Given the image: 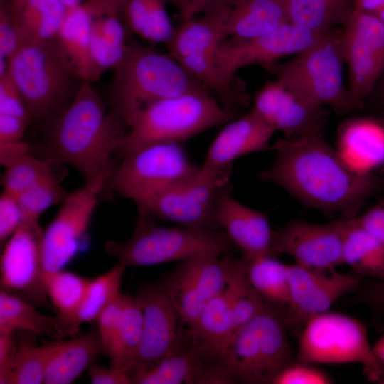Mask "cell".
Masks as SVG:
<instances>
[{
    "label": "cell",
    "mask_w": 384,
    "mask_h": 384,
    "mask_svg": "<svg viewBox=\"0 0 384 384\" xmlns=\"http://www.w3.org/2000/svg\"><path fill=\"white\" fill-rule=\"evenodd\" d=\"M275 159L260 172L264 182L282 188L302 203L327 214L353 218L378 188L371 174L355 171L324 134L278 139Z\"/></svg>",
    "instance_id": "1"
},
{
    "label": "cell",
    "mask_w": 384,
    "mask_h": 384,
    "mask_svg": "<svg viewBox=\"0 0 384 384\" xmlns=\"http://www.w3.org/2000/svg\"><path fill=\"white\" fill-rule=\"evenodd\" d=\"M46 151L50 159L68 164L86 181L109 178L112 154L118 152L127 127L92 87L83 82L70 104L51 121Z\"/></svg>",
    "instance_id": "2"
},
{
    "label": "cell",
    "mask_w": 384,
    "mask_h": 384,
    "mask_svg": "<svg viewBox=\"0 0 384 384\" xmlns=\"http://www.w3.org/2000/svg\"><path fill=\"white\" fill-rule=\"evenodd\" d=\"M113 70L110 111L127 127L149 104L205 87L168 53L137 43L127 44Z\"/></svg>",
    "instance_id": "3"
},
{
    "label": "cell",
    "mask_w": 384,
    "mask_h": 384,
    "mask_svg": "<svg viewBox=\"0 0 384 384\" xmlns=\"http://www.w3.org/2000/svg\"><path fill=\"white\" fill-rule=\"evenodd\" d=\"M240 114L225 108L207 88L153 102L142 109L127 127L118 153L158 142H183Z\"/></svg>",
    "instance_id": "4"
},
{
    "label": "cell",
    "mask_w": 384,
    "mask_h": 384,
    "mask_svg": "<svg viewBox=\"0 0 384 384\" xmlns=\"http://www.w3.org/2000/svg\"><path fill=\"white\" fill-rule=\"evenodd\" d=\"M345 63L343 30L335 28L294 58L262 67L298 97L346 114L357 107L344 86Z\"/></svg>",
    "instance_id": "5"
},
{
    "label": "cell",
    "mask_w": 384,
    "mask_h": 384,
    "mask_svg": "<svg viewBox=\"0 0 384 384\" xmlns=\"http://www.w3.org/2000/svg\"><path fill=\"white\" fill-rule=\"evenodd\" d=\"M284 311L265 302L213 362L237 383L272 384L295 358Z\"/></svg>",
    "instance_id": "6"
},
{
    "label": "cell",
    "mask_w": 384,
    "mask_h": 384,
    "mask_svg": "<svg viewBox=\"0 0 384 384\" xmlns=\"http://www.w3.org/2000/svg\"><path fill=\"white\" fill-rule=\"evenodd\" d=\"M8 73L26 102L30 121H52L83 82L73 73L55 39L25 43L9 62Z\"/></svg>",
    "instance_id": "7"
},
{
    "label": "cell",
    "mask_w": 384,
    "mask_h": 384,
    "mask_svg": "<svg viewBox=\"0 0 384 384\" xmlns=\"http://www.w3.org/2000/svg\"><path fill=\"white\" fill-rule=\"evenodd\" d=\"M131 237L123 242L107 241L105 252L127 267H141L183 261L200 253H228L233 243L223 230L166 227L151 214L138 210Z\"/></svg>",
    "instance_id": "8"
},
{
    "label": "cell",
    "mask_w": 384,
    "mask_h": 384,
    "mask_svg": "<svg viewBox=\"0 0 384 384\" xmlns=\"http://www.w3.org/2000/svg\"><path fill=\"white\" fill-rule=\"evenodd\" d=\"M298 339V360L312 364L358 363L368 380L380 383L384 378V363L370 346L366 326L355 318L328 311L310 319Z\"/></svg>",
    "instance_id": "9"
},
{
    "label": "cell",
    "mask_w": 384,
    "mask_h": 384,
    "mask_svg": "<svg viewBox=\"0 0 384 384\" xmlns=\"http://www.w3.org/2000/svg\"><path fill=\"white\" fill-rule=\"evenodd\" d=\"M199 168L189 159L181 143H154L122 156L107 183L139 208L161 192L194 179Z\"/></svg>",
    "instance_id": "10"
},
{
    "label": "cell",
    "mask_w": 384,
    "mask_h": 384,
    "mask_svg": "<svg viewBox=\"0 0 384 384\" xmlns=\"http://www.w3.org/2000/svg\"><path fill=\"white\" fill-rule=\"evenodd\" d=\"M224 39L215 23L203 14L201 18L183 21L166 45L168 53L225 108L240 114L249 105L247 94L241 87L225 84L217 68V52Z\"/></svg>",
    "instance_id": "11"
},
{
    "label": "cell",
    "mask_w": 384,
    "mask_h": 384,
    "mask_svg": "<svg viewBox=\"0 0 384 384\" xmlns=\"http://www.w3.org/2000/svg\"><path fill=\"white\" fill-rule=\"evenodd\" d=\"M107 180L105 176L98 177L68 193L53 220L43 231L41 256L45 285L47 279L62 270L78 252Z\"/></svg>",
    "instance_id": "12"
},
{
    "label": "cell",
    "mask_w": 384,
    "mask_h": 384,
    "mask_svg": "<svg viewBox=\"0 0 384 384\" xmlns=\"http://www.w3.org/2000/svg\"><path fill=\"white\" fill-rule=\"evenodd\" d=\"M289 304L284 319L289 332L299 336L312 318L330 310L343 296L354 293L360 279L334 269H319L294 262L287 265Z\"/></svg>",
    "instance_id": "13"
},
{
    "label": "cell",
    "mask_w": 384,
    "mask_h": 384,
    "mask_svg": "<svg viewBox=\"0 0 384 384\" xmlns=\"http://www.w3.org/2000/svg\"><path fill=\"white\" fill-rule=\"evenodd\" d=\"M323 33H315L288 22L257 37L225 38L216 55L219 75L225 84L235 87V75L241 68L255 64L265 65L297 55L314 43Z\"/></svg>",
    "instance_id": "14"
},
{
    "label": "cell",
    "mask_w": 384,
    "mask_h": 384,
    "mask_svg": "<svg viewBox=\"0 0 384 384\" xmlns=\"http://www.w3.org/2000/svg\"><path fill=\"white\" fill-rule=\"evenodd\" d=\"M135 297L143 311L144 331L132 364L154 361L192 347L190 328L160 282L142 285Z\"/></svg>",
    "instance_id": "15"
},
{
    "label": "cell",
    "mask_w": 384,
    "mask_h": 384,
    "mask_svg": "<svg viewBox=\"0 0 384 384\" xmlns=\"http://www.w3.org/2000/svg\"><path fill=\"white\" fill-rule=\"evenodd\" d=\"M38 222H23L4 245L1 256V290L34 306L51 309L43 277Z\"/></svg>",
    "instance_id": "16"
},
{
    "label": "cell",
    "mask_w": 384,
    "mask_h": 384,
    "mask_svg": "<svg viewBox=\"0 0 384 384\" xmlns=\"http://www.w3.org/2000/svg\"><path fill=\"white\" fill-rule=\"evenodd\" d=\"M349 96L358 107L373 90L384 68V23L358 8L343 25Z\"/></svg>",
    "instance_id": "17"
},
{
    "label": "cell",
    "mask_w": 384,
    "mask_h": 384,
    "mask_svg": "<svg viewBox=\"0 0 384 384\" xmlns=\"http://www.w3.org/2000/svg\"><path fill=\"white\" fill-rule=\"evenodd\" d=\"M275 132L253 110L228 122L211 143L196 178L217 186L227 184L234 161L268 149Z\"/></svg>",
    "instance_id": "18"
},
{
    "label": "cell",
    "mask_w": 384,
    "mask_h": 384,
    "mask_svg": "<svg viewBox=\"0 0 384 384\" xmlns=\"http://www.w3.org/2000/svg\"><path fill=\"white\" fill-rule=\"evenodd\" d=\"M346 218L316 224L291 220L273 230L274 255L286 254L302 265L334 269L343 264V240Z\"/></svg>",
    "instance_id": "19"
},
{
    "label": "cell",
    "mask_w": 384,
    "mask_h": 384,
    "mask_svg": "<svg viewBox=\"0 0 384 384\" xmlns=\"http://www.w3.org/2000/svg\"><path fill=\"white\" fill-rule=\"evenodd\" d=\"M253 110L288 139L324 134L329 113L325 107L306 102L276 80L267 81L253 100Z\"/></svg>",
    "instance_id": "20"
},
{
    "label": "cell",
    "mask_w": 384,
    "mask_h": 384,
    "mask_svg": "<svg viewBox=\"0 0 384 384\" xmlns=\"http://www.w3.org/2000/svg\"><path fill=\"white\" fill-rule=\"evenodd\" d=\"M220 187L200 181L196 177L161 192L138 210L178 226L217 230L220 228L215 203Z\"/></svg>",
    "instance_id": "21"
},
{
    "label": "cell",
    "mask_w": 384,
    "mask_h": 384,
    "mask_svg": "<svg viewBox=\"0 0 384 384\" xmlns=\"http://www.w3.org/2000/svg\"><path fill=\"white\" fill-rule=\"evenodd\" d=\"M225 38L246 39L288 23L285 0H217L204 14Z\"/></svg>",
    "instance_id": "22"
},
{
    "label": "cell",
    "mask_w": 384,
    "mask_h": 384,
    "mask_svg": "<svg viewBox=\"0 0 384 384\" xmlns=\"http://www.w3.org/2000/svg\"><path fill=\"white\" fill-rule=\"evenodd\" d=\"M215 215L219 228L241 250L243 257L274 255L273 230L267 214L235 199L228 184L218 189Z\"/></svg>",
    "instance_id": "23"
},
{
    "label": "cell",
    "mask_w": 384,
    "mask_h": 384,
    "mask_svg": "<svg viewBox=\"0 0 384 384\" xmlns=\"http://www.w3.org/2000/svg\"><path fill=\"white\" fill-rule=\"evenodd\" d=\"M336 150L353 169L370 174L384 162V125L370 118L346 120L339 128Z\"/></svg>",
    "instance_id": "24"
},
{
    "label": "cell",
    "mask_w": 384,
    "mask_h": 384,
    "mask_svg": "<svg viewBox=\"0 0 384 384\" xmlns=\"http://www.w3.org/2000/svg\"><path fill=\"white\" fill-rule=\"evenodd\" d=\"M92 20L93 16L83 4L69 8L55 38L75 75L82 82L90 83L102 75L91 53Z\"/></svg>",
    "instance_id": "25"
},
{
    "label": "cell",
    "mask_w": 384,
    "mask_h": 384,
    "mask_svg": "<svg viewBox=\"0 0 384 384\" xmlns=\"http://www.w3.org/2000/svg\"><path fill=\"white\" fill-rule=\"evenodd\" d=\"M211 361L191 347L148 363H135L128 369L132 384H198Z\"/></svg>",
    "instance_id": "26"
},
{
    "label": "cell",
    "mask_w": 384,
    "mask_h": 384,
    "mask_svg": "<svg viewBox=\"0 0 384 384\" xmlns=\"http://www.w3.org/2000/svg\"><path fill=\"white\" fill-rule=\"evenodd\" d=\"M5 3L25 43L55 40L68 9L58 0H9Z\"/></svg>",
    "instance_id": "27"
},
{
    "label": "cell",
    "mask_w": 384,
    "mask_h": 384,
    "mask_svg": "<svg viewBox=\"0 0 384 384\" xmlns=\"http://www.w3.org/2000/svg\"><path fill=\"white\" fill-rule=\"evenodd\" d=\"M105 353L104 346L97 326L80 336L61 341L50 361L44 383L69 384L95 363L97 357Z\"/></svg>",
    "instance_id": "28"
},
{
    "label": "cell",
    "mask_w": 384,
    "mask_h": 384,
    "mask_svg": "<svg viewBox=\"0 0 384 384\" xmlns=\"http://www.w3.org/2000/svg\"><path fill=\"white\" fill-rule=\"evenodd\" d=\"M192 347L213 361L233 336L230 309L224 290L210 299L190 327Z\"/></svg>",
    "instance_id": "29"
},
{
    "label": "cell",
    "mask_w": 384,
    "mask_h": 384,
    "mask_svg": "<svg viewBox=\"0 0 384 384\" xmlns=\"http://www.w3.org/2000/svg\"><path fill=\"white\" fill-rule=\"evenodd\" d=\"M342 262L358 277L384 280V243L356 220L346 218Z\"/></svg>",
    "instance_id": "30"
},
{
    "label": "cell",
    "mask_w": 384,
    "mask_h": 384,
    "mask_svg": "<svg viewBox=\"0 0 384 384\" xmlns=\"http://www.w3.org/2000/svg\"><path fill=\"white\" fill-rule=\"evenodd\" d=\"M289 22L315 33L344 25L355 9V0H285Z\"/></svg>",
    "instance_id": "31"
},
{
    "label": "cell",
    "mask_w": 384,
    "mask_h": 384,
    "mask_svg": "<svg viewBox=\"0 0 384 384\" xmlns=\"http://www.w3.org/2000/svg\"><path fill=\"white\" fill-rule=\"evenodd\" d=\"M224 257L226 267L224 293L232 314L234 336L262 309L265 301L248 280L242 259L230 254Z\"/></svg>",
    "instance_id": "32"
},
{
    "label": "cell",
    "mask_w": 384,
    "mask_h": 384,
    "mask_svg": "<svg viewBox=\"0 0 384 384\" xmlns=\"http://www.w3.org/2000/svg\"><path fill=\"white\" fill-rule=\"evenodd\" d=\"M248 280L265 302L283 311L289 304L287 264L265 254L241 257Z\"/></svg>",
    "instance_id": "33"
},
{
    "label": "cell",
    "mask_w": 384,
    "mask_h": 384,
    "mask_svg": "<svg viewBox=\"0 0 384 384\" xmlns=\"http://www.w3.org/2000/svg\"><path fill=\"white\" fill-rule=\"evenodd\" d=\"M0 330L25 331L36 336L54 338L65 336L57 316L38 312L36 307L23 299L1 290Z\"/></svg>",
    "instance_id": "34"
},
{
    "label": "cell",
    "mask_w": 384,
    "mask_h": 384,
    "mask_svg": "<svg viewBox=\"0 0 384 384\" xmlns=\"http://www.w3.org/2000/svg\"><path fill=\"white\" fill-rule=\"evenodd\" d=\"M90 279L63 270L46 282L48 298L65 336L75 334L74 319Z\"/></svg>",
    "instance_id": "35"
},
{
    "label": "cell",
    "mask_w": 384,
    "mask_h": 384,
    "mask_svg": "<svg viewBox=\"0 0 384 384\" xmlns=\"http://www.w3.org/2000/svg\"><path fill=\"white\" fill-rule=\"evenodd\" d=\"M166 0H128L122 19L132 32L144 39L166 44L175 31L166 9Z\"/></svg>",
    "instance_id": "36"
},
{
    "label": "cell",
    "mask_w": 384,
    "mask_h": 384,
    "mask_svg": "<svg viewBox=\"0 0 384 384\" xmlns=\"http://www.w3.org/2000/svg\"><path fill=\"white\" fill-rule=\"evenodd\" d=\"M122 20L115 16H93L91 53L101 74L108 69L114 70L125 52L128 43Z\"/></svg>",
    "instance_id": "37"
},
{
    "label": "cell",
    "mask_w": 384,
    "mask_h": 384,
    "mask_svg": "<svg viewBox=\"0 0 384 384\" xmlns=\"http://www.w3.org/2000/svg\"><path fill=\"white\" fill-rule=\"evenodd\" d=\"M144 316L134 296L122 294L121 322L117 339L107 353L110 365L127 370L137 356L143 336Z\"/></svg>",
    "instance_id": "38"
},
{
    "label": "cell",
    "mask_w": 384,
    "mask_h": 384,
    "mask_svg": "<svg viewBox=\"0 0 384 384\" xmlns=\"http://www.w3.org/2000/svg\"><path fill=\"white\" fill-rule=\"evenodd\" d=\"M23 332L22 338H17V351L9 384L44 383L47 368L61 341L37 346L35 338L38 336Z\"/></svg>",
    "instance_id": "39"
},
{
    "label": "cell",
    "mask_w": 384,
    "mask_h": 384,
    "mask_svg": "<svg viewBox=\"0 0 384 384\" xmlns=\"http://www.w3.org/2000/svg\"><path fill=\"white\" fill-rule=\"evenodd\" d=\"M126 267L119 262L109 271L90 279L75 316L77 331L81 324L97 321L105 309L122 294L121 284Z\"/></svg>",
    "instance_id": "40"
},
{
    "label": "cell",
    "mask_w": 384,
    "mask_h": 384,
    "mask_svg": "<svg viewBox=\"0 0 384 384\" xmlns=\"http://www.w3.org/2000/svg\"><path fill=\"white\" fill-rule=\"evenodd\" d=\"M68 195L53 175L30 187L17 196L23 213V222H38L44 211L62 203Z\"/></svg>",
    "instance_id": "41"
},
{
    "label": "cell",
    "mask_w": 384,
    "mask_h": 384,
    "mask_svg": "<svg viewBox=\"0 0 384 384\" xmlns=\"http://www.w3.org/2000/svg\"><path fill=\"white\" fill-rule=\"evenodd\" d=\"M53 175L46 162L28 155L5 168L1 179L3 191L17 197Z\"/></svg>",
    "instance_id": "42"
},
{
    "label": "cell",
    "mask_w": 384,
    "mask_h": 384,
    "mask_svg": "<svg viewBox=\"0 0 384 384\" xmlns=\"http://www.w3.org/2000/svg\"><path fill=\"white\" fill-rule=\"evenodd\" d=\"M333 379L314 364L297 358L274 378L272 384H329Z\"/></svg>",
    "instance_id": "43"
},
{
    "label": "cell",
    "mask_w": 384,
    "mask_h": 384,
    "mask_svg": "<svg viewBox=\"0 0 384 384\" xmlns=\"http://www.w3.org/2000/svg\"><path fill=\"white\" fill-rule=\"evenodd\" d=\"M25 41L7 9L4 0L0 5V60L8 63Z\"/></svg>",
    "instance_id": "44"
},
{
    "label": "cell",
    "mask_w": 384,
    "mask_h": 384,
    "mask_svg": "<svg viewBox=\"0 0 384 384\" xmlns=\"http://www.w3.org/2000/svg\"><path fill=\"white\" fill-rule=\"evenodd\" d=\"M0 114L30 121L24 99L8 70L0 75Z\"/></svg>",
    "instance_id": "45"
},
{
    "label": "cell",
    "mask_w": 384,
    "mask_h": 384,
    "mask_svg": "<svg viewBox=\"0 0 384 384\" xmlns=\"http://www.w3.org/2000/svg\"><path fill=\"white\" fill-rule=\"evenodd\" d=\"M122 310V294L110 304L97 319L105 353L114 343L119 329Z\"/></svg>",
    "instance_id": "46"
},
{
    "label": "cell",
    "mask_w": 384,
    "mask_h": 384,
    "mask_svg": "<svg viewBox=\"0 0 384 384\" xmlns=\"http://www.w3.org/2000/svg\"><path fill=\"white\" fill-rule=\"evenodd\" d=\"M23 222L17 197L2 191L0 196V244L4 245Z\"/></svg>",
    "instance_id": "47"
},
{
    "label": "cell",
    "mask_w": 384,
    "mask_h": 384,
    "mask_svg": "<svg viewBox=\"0 0 384 384\" xmlns=\"http://www.w3.org/2000/svg\"><path fill=\"white\" fill-rule=\"evenodd\" d=\"M16 331L0 330V383L9 384L17 351Z\"/></svg>",
    "instance_id": "48"
},
{
    "label": "cell",
    "mask_w": 384,
    "mask_h": 384,
    "mask_svg": "<svg viewBox=\"0 0 384 384\" xmlns=\"http://www.w3.org/2000/svg\"><path fill=\"white\" fill-rule=\"evenodd\" d=\"M353 302L368 306L378 319L384 314V280L375 279L360 285L354 292Z\"/></svg>",
    "instance_id": "49"
},
{
    "label": "cell",
    "mask_w": 384,
    "mask_h": 384,
    "mask_svg": "<svg viewBox=\"0 0 384 384\" xmlns=\"http://www.w3.org/2000/svg\"><path fill=\"white\" fill-rule=\"evenodd\" d=\"M88 376L92 384H132L127 370L112 365L94 363L88 369Z\"/></svg>",
    "instance_id": "50"
},
{
    "label": "cell",
    "mask_w": 384,
    "mask_h": 384,
    "mask_svg": "<svg viewBox=\"0 0 384 384\" xmlns=\"http://www.w3.org/2000/svg\"><path fill=\"white\" fill-rule=\"evenodd\" d=\"M355 218L361 227L384 243V198Z\"/></svg>",
    "instance_id": "51"
},
{
    "label": "cell",
    "mask_w": 384,
    "mask_h": 384,
    "mask_svg": "<svg viewBox=\"0 0 384 384\" xmlns=\"http://www.w3.org/2000/svg\"><path fill=\"white\" fill-rule=\"evenodd\" d=\"M29 121L0 114V142L21 140Z\"/></svg>",
    "instance_id": "52"
},
{
    "label": "cell",
    "mask_w": 384,
    "mask_h": 384,
    "mask_svg": "<svg viewBox=\"0 0 384 384\" xmlns=\"http://www.w3.org/2000/svg\"><path fill=\"white\" fill-rule=\"evenodd\" d=\"M31 155V146L21 140L0 142V163L4 168Z\"/></svg>",
    "instance_id": "53"
},
{
    "label": "cell",
    "mask_w": 384,
    "mask_h": 384,
    "mask_svg": "<svg viewBox=\"0 0 384 384\" xmlns=\"http://www.w3.org/2000/svg\"><path fill=\"white\" fill-rule=\"evenodd\" d=\"M128 0H85L84 6L95 16L109 15L122 19L124 6Z\"/></svg>",
    "instance_id": "54"
},
{
    "label": "cell",
    "mask_w": 384,
    "mask_h": 384,
    "mask_svg": "<svg viewBox=\"0 0 384 384\" xmlns=\"http://www.w3.org/2000/svg\"><path fill=\"white\" fill-rule=\"evenodd\" d=\"M217 0H166L178 10L182 21L206 12Z\"/></svg>",
    "instance_id": "55"
},
{
    "label": "cell",
    "mask_w": 384,
    "mask_h": 384,
    "mask_svg": "<svg viewBox=\"0 0 384 384\" xmlns=\"http://www.w3.org/2000/svg\"><path fill=\"white\" fill-rule=\"evenodd\" d=\"M233 383H237L229 377L213 361L209 363L198 381V384Z\"/></svg>",
    "instance_id": "56"
},
{
    "label": "cell",
    "mask_w": 384,
    "mask_h": 384,
    "mask_svg": "<svg viewBox=\"0 0 384 384\" xmlns=\"http://www.w3.org/2000/svg\"><path fill=\"white\" fill-rule=\"evenodd\" d=\"M373 349L378 358L384 363V335L376 342Z\"/></svg>",
    "instance_id": "57"
},
{
    "label": "cell",
    "mask_w": 384,
    "mask_h": 384,
    "mask_svg": "<svg viewBox=\"0 0 384 384\" xmlns=\"http://www.w3.org/2000/svg\"><path fill=\"white\" fill-rule=\"evenodd\" d=\"M68 9L77 6L82 4V0H58Z\"/></svg>",
    "instance_id": "58"
},
{
    "label": "cell",
    "mask_w": 384,
    "mask_h": 384,
    "mask_svg": "<svg viewBox=\"0 0 384 384\" xmlns=\"http://www.w3.org/2000/svg\"><path fill=\"white\" fill-rule=\"evenodd\" d=\"M379 383L384 384V378Z\"/></svg>",
    "instance_id": "59"
}]
</instances>
